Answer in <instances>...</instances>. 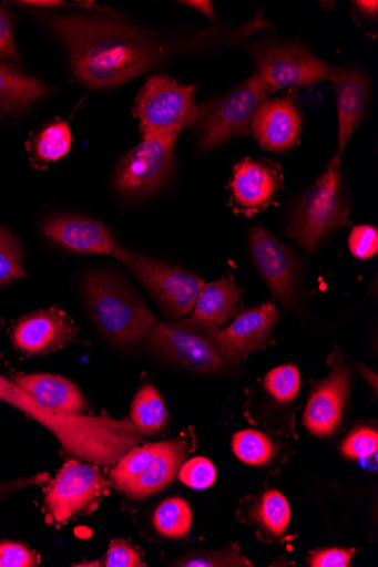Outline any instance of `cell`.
Instances as JSON below:
<instances>
[{
  "instance_id": "cell-38",
  "label": "cell",
  "mask_w": 378,
  "mask_h": 567,
  "mask_svg": "<svg viewBox=\"0 0 378 567\" xmlns=\"http://www.w3.org/2000/svg\"><path fill=\"white\" fill-rule=\"evenodd\" d=\"M356 550L327 548L316 550L308 560L311 567H348Z\"/></svg>"
},
{
  "instance_id": "cell-23",
  "label": "cell",
  "mask_w": 378,
  "mask_h": 567,
  "mask_svg": "<svg viewBox=\"0 0 378 567\" xmlns=\"http://www.w3.org/2000/svg\"><path fill=\"white\" fill-rule=\"evenodd\" d=\"M47 87L19 66L0 63V114L13 115L25 112L43 99Z\"/></svg>"
},
{
  "instance_id": "cell-14",
  "label": "cell",
  "mask_w": 378,
  "mask_h": 567,
  "mask_svg": "<svg viewBox=\"0 0 378 567\" xmlns=\"http://www.w3.org/2000/svg\"><path fill=\"white\" fill-rule=\"evenodd\" d=\"M329 80L336 91L338 107L339 136L336 156L343 158L349 141L368 111L370 84L361 71L348 66L331 69Z\"/></svg>"
},
{
  "instance_id": "cell-17",
  "label": "cell",
  "mask_w": 378,
  "mask_h": 567,
  "mask_svg": "<svg viewBox=\"0 0 378 567\" xmlns=\"http://www.w3.org/2000/svg\"><path fill=\"white\" fill-rule=\"evenodd\" d=\"M302 116L290 97L264 101L257 109L251 131L257 143L274 152H285L298 142Z\"/></svg>"
},
{
  "instance_id": "cell-24",
  "label": "cell",
  "mask_w": 378,
  "mask_h": 567,
  "mask_svg": "<svg viewBox=\"0 0 378 567\" xmlns=\"http://www.w3.org/2000/svg\"><path fill=\"white\" fill-rule=\"evenodd\" d=\"M131 421L146 436L156 434L167 424L166 404L153 385L146 384L135 394L131 406Z\"/></svg>"
},
{
  "instance_id": "cell-19",
  "label": "cell",
  "mask_w": 378,
  "mask_h": 567,
  "mask_svg": "<svg viewBox=\"0 0 378 567\" xmlns=\"http://www.w3.org/2000/svg\"><path fill=\"white\" fill-rule=\"evenodd\" d=\"M12 382L41 405L69 414L84 415L88 401L70 380L52 374H17Z\"/></svg>"
},
{
  "instance_id": "cell-22",
  "label": "cell",
  "mask_w": 378,
  "mask_h": 567,
  "mask_svg": "<svg viewBox=\"0 0 378 567\" xmlns=\"http://www.w3.org/2000/svg\"><path fill=\"white\" fill-rule=\"evenodd\" d=\"M241 307L242 291L228 275L203 285L193 307L192 319L222 327L236 318Z\"/></svg>"
},
{
  "instance_id": "cell-5",
  "label": "cell",
  "mask_w": 378,
  "mask_h": 567,
  "mask_svg": "<svg viewBox=\"0 0 378 567\" xmlns=\"http://www.w3.org/2000/svg\"><path fill=\"white\" fill-rule=\"evenodd\" d=\"M341 161L335 156L327 169L302 196L288 235L307 252L313 251L347 220Z\"/></svg>"
},
{
  "instance_id": "cell-41",
  "label": "cell",
  "mask_w": 378,
  "mask_h": 567,
  "mask_svg": "<svg viewBox=\"0 0 378 567\" xmlns=\"http://www.w3.org/2000/svg\"><path fill=\"white\" fill-rule=\"evenodd\" d=\"M18 4L40 9H55L64 6L60 0H27V2H19Z\"/></svg>"
},
{
  "instance_id": "cell-18",
  "label": "cell",
  "mask_w": 378,
  "mask_h": 567,
  "mask_svg": "<svg viewBox=\"0 0 378 567\" xmlns=\"http://www.w3.org/2000/svg\"><path fill=\"white\" fill-rule=\"evenodd\" d=\"M188 442H160V447L144 471L122 492L131 499L150 497L172 484L183 467Z\"/></svg>"
},
{
  "instance_id": "cell-20",
  "label": "cell",
  "mask_w": 378,
  "mask_h": 567,
  "mask_svg": "<svg viewBox=\"0 0 378 567\" xmlns=\"http://www.w3.org/2000/svg\"><path fill=\"white\" fill-rule=\"evenodd\" d=\"M280 186L278 173L249 158L235 166L232 183L236 203L245 212H257L273 200Z\"/></svg>"
},
{
  "instance_id": "cell-30",
  "label": "cell",
  "mask_w": 378,
  "mask_h": 567,
  "mask_svg": "<svg viewBox=\"0 0 378 567\" xmlns=\"http://www.w3.org/2000/svg\"><path fill=\"white\" fill-rule=\"evenodd\" d=\"M264 388L279 402H292L300 390V374L293 365H285L268 372Z\"/></svg>"
},
{
  "instance_id": "cell-10",
  "label": "cell",
  "mask_w": 378,
  "mask_h": 567,
  "mask_svg": "<svg viewBox=\"0 0 378 567\" xmlns=\"http://www.w3.org/2000/svg\"><path fill=\"white\" fill-rule=\"evenodd\" d=\"M182 132L143 140L129 151L115 173V187L129 197L155 192L168 177L175 145Z\"/></svg>"
},
{
  "instance_id": "cell-32",
  "label": "cell",
  "mask_w": 378,
  "mask_h": 567,
  "mask_svg": "<svg viewBox=\"0 0 378 567\" xmlns=\"http://www.w3.org/2000/svg\"><path fill=\"white\" fill-rule=\"evenodd\" d=\"M252 564L236 549H228L218 553H200L188 556L180 561L177 566L186 567H212V566H251Z\"/></svg>"
},
{
  "instance_id": "cell-26",
  "label": "cell",
  "mask_w": 378,
  "mask_h": 567,
  "mask_svg": "<svg viewBox=\"0 0 378 567\" xmlns=\"http://www.w3.org/2000/svg\"><path fill=\"white\" fill-rule=\"evenodd\" d=\"M155 530L171 539L186 537L193 525V512L190 504L180 497L162 502L153 515Z\"/></svg>"
},
{
  "instance_id": "cell-37",
  "label": "cell",
  "mask_w": 378,
  "mask_h": 567,
  "mask_svg": "<svg viewBox=\"0 0 378 567\" xmlns=\"http://www.w3.org/2000/svg\"><path fill=\"white\" fill-rule=\"evenodd\" d=\"M0 61L21 63L13 34L12 19L3 7H0Z\"/></svg>"
},
{
  "instance_id": "cell-6",
  "label": "cell",
  "mask_w": 378,
  "mask_h": 567,
  "mask_svg": "<svg viewBox=\"0 0 378 567\" xmlns=\"http://www.w3.org/2000/svg\"><path fill=\"white\" fill-rule=\"evenodd\" d=\"M196 85L183 84L167 74H156L139 91L133 110L143 140L168 135L196 124L200 106Z\"/></svg>"
},
{
  "instance_id": "cell-31",
  "label": "cell",
  "mask_w": 378,
  "mask_h": 567,
  "mask_svg": "<svg viewBox=\"0 0 378 567\" xmlns=\"http://www.w3.org/2000/svg\"><path fill=\"white\" fill-rule=\"evenodd\" d=\"M178 475L186 486L194 489H205L217 480V472H215L213 463L202 456L184 463Z\"/></svg>"
},
{
  "instance_id": "cell-33",
  "label": "cell",
  "mask_w": 378,
  "mask_h": 567,
  "mask_svg": "<svg viewBox=\"0 0 378 567\" xmlns=\"http://www.w3.org/2000/svg\"><path fill=\"white\" fill-rule=\"evenodd\" d=\"M378 433L362 427L354 432L343 444V453L350 458H365L377 452Z\"/></svg>"
},
{
  "instance_id": "cell-28",
  "label": "cell",
  "mask_w": 378,
  "mask_h": 567,
  "mask_svg": "<svg viewBox=\"0 0 378 567\" xmlns=\"http://www.w3.org/2000/svg\"><path fill=\"white\" fill-rule=\"evenodd\" d=\"M25 276L20 240L10 229L0 227V289Z\"/></svg>"
},
{
  "instance_id": "cell-27",
  "label": "cell",
  "mask_w": 378,
  "mask_h": 567,
  "mask_svg": "<svg viewBox=\"0 0 378 567\" xmlns=\"http://www.w3.org/2000/svg\"><path fill=\"white\" fill-rule=\"evenodd\" d=\"M72 131L69 122H57L48 125L34 141V154L44 163L58 162L71 151Z\"/></svg>"
},
{
  "instance_id": "cell-43",
  "label": "cell",
  "mask_w": 378,
  "mask_h": 567,
  "mask_svg": "<svg viewBox=\"0 0 378 567\" xmlns=\"http://www.w3.org/2000/svg\"><path fill=\"white\" fill-rule=\"evenodd\" d=\"M358 372L361 374V377L374 386L375 392L377 391V375L372 373L370 370L366 369L365 367L358 365L357 367Z\"/></svg>"
},
{
  "instance_id": "cell-15",
  "label": "cell",
  "mask_w": 378,
  "mask_h": 567,
  "mask_svg": "<svg viewBox=\"0 0 378 567\" xmlns=\"http://www.w3.org/2000/svg\"><path fill=\"white\" fill-rule=\"evenodd\" d=\"M78 336L70 317L58 308L44 309L28 316L16 328L14 346L28 354H43L64 348Z\"/></svg>"
},
{
  "instance_id": "cell-13",
  "label": "cell",
  "mask_w": 378,
  "mask_h": 567,
  "mask_svg": "<svg viewBox=\"0 0 378 567\" xmlns=\"http://www.w3.org/2000/svg\"><path fill=\"white\" fill-rule=\"evenodd\" d=\"M351 389V373L335 363L331 374L313 390L306 405L303 422L316 436H329L340 425Z\"/></svg>"
},
{
  "instance_id": "cell-4",
  "label": "cell",
  "mask_w": 378,
  "mask_h": 567,
  "mask_svg": "<svg viewBox=\"0 0 378 567\" xmlns=\"http://www.w3.org/2000/svg\"><path fill=\"white\" fill-rule=\"evenodd\" d=\"M146 344L170 362L198 374H221L241 362V354L223 330L192 318L156 323L146 336Z\"/></svg>"
},
{
  "instance_id": "cell-1",
  "label": "cell",
  "mask_w": 378,
  "mask_h": 567,
  "mask_svg": "<svg viewBox=\"0 0 378 567\" xmlns=\"http://www.w3.org/2000/svg\"><path fill=\"white\" fill-rule=\"evenodd\" d=\"M43 20L67 48L75 76L92 89L123 85L167 54L165 44L123 21L52 16Z\"/></svg>"
},
{
  "instance_id": "cell-35",
  "label": "cell",
  "mask_w": 378,
  "mask_h": 567,
  "mask_svg": "<svg viewBox=\"0 0 378 567\" xmlns=\"http://www.w3.org/2000/svg\"><path fill=\"white\" fill-rule=\"evenodd\" d=\"M351 254L360 260L370 259L378 251V233L371 226H357L349 236Z\"/></svg>"
},
{
  "instance_id": "cell-21",
  "label": "cell",
  "mask_w": 378,
  "mask_h": 567,
  "mask_svg": "<svg viewBox=\"0 0 378 567\" xmlns=\"http://www.w3.org/2000/svg\"><path fill=\"white\" fill-rule=\"evenodd\" d=\"M279 319L276 306L267 302L238 316L223 333L234 349L246 357L266 344Z\"/></svg>"
},
{
  "instance_id": "cell-40",
  "label": "cell",
  "mask_w": 378,
  "mask_h": 567,
  "mask_svg": "<svg viewBox=\"0 0 378 567\" xmlns=\"http://www.w3.org/2000/svg\"><path fill=\"white\" fill-rule=\"evenodd\" d=\"M182 4L194 9L211 20L215 19L212 2H207V0H190V2H182Z\"/></svg>"
},
{
  "instance_id": "cell-25",
  "label": "cell",
  "mask_w": 378,
  "mask_h": 567,
  "mask_svg": "<svg viewBox=\"0 0 378 567\" xmlns=\"http://www.w3.org/2000/svg\"><path fill=\"white\" fill-rule=\"evenodd\" d=\"M252 515L260 529L279 538L289 526L292 512L288 501L280 492L268 491L256 503Z\"/></svg>"
},
{
  "instance_id": "cell-16",
  "label": "cell",
  "mask_w": 378,
  "mask_h": 567,
  "mask_svg": "<svg viewBox=\"0 0 378 567\" xmlns=\"http://www.w3.org/2000/svg\"><path fill=\"white\" fill-rule=\"evenodd\" d=\"M42 230L51 241L78 254L114 255L119 245L110 228L81 216L61 215L49 218Z\"/></svg>"
},
{
  "instance_id": "cell-11",
  "label": "cell",
  "mask_w": 378,
  "mask_h": 567,
  "mask_svg": "<svg viewBox=\"0 0 378 567\" xmlns=\"http://www.w3.org/2000/svg\"><path fill=\"white\" fill-rule=\"evenodd\" d=\"M106 485L96 465L71 460L48 486L44 508L53 522L65 524L105 494Z\"/></svg>"
},
{
  "instance_id": "cell-39",
  "label": "cell",
  "mask_w": 378,
  "mask_h": 567,
  "mask_svg": "<svg viewBox=\"0 0 378 567\" xmlns=\"http://www.w3.org/2000/svg\"><path fill=\"white\" fill-rule=\"evenodd\" d=\"M48 481V474H40L32 478H20L11 482L0 483V498L31 486L44 484Z\"/></svg>"
},
{
  "instance_id": "cell-9",
  "label": "cell",
  "mask_w": 378,
  "mask_h": 567,
  "mask_svg": "<svg viewBox=\"0 0 378 567\" xmlns=\"http://www.w3.org/2000/svg\"><path fill=\"white\" fill-rule=\"evenodd\" d=\"M256 74L268 94L292 87L309 86L329 80L331 68L304 45L275 42L255 50Z\"/></svg>"
},
{
  "instance_id": "cell-34",
  "label": "cell",
  "mask_w": 378,
  "mask_h": 567,
  "mask_svg": "<svg viewBox=\"0 0 378 567\" xmlns=\"http://www.w3.org/2000/svg\"><path fill=\"white\" fill-rule=\"evenodd\" d=\"M101 566L105 567H144L140 551L125 540H113Z\"/></svg>"
},
{
  "instance_id": "cell-42",
  "label": "cell",
  "mask_w": 378,
  "mask_h": 567,
  "mask_svg": "<svg viewBox=\"0 0 378 567\" xmlns=\"http://www.w3.org/2000/svg\"><path fill=\"white\" fill-rule=\"evenodd\" d=\"M358 10L361 12V14L368 17V18H376L377 11H378V4L376 0L374 2H368V0H358V2H355Z\"/></svg>"
},
{
  "instance_id": "cell-8",
  "label": "cell",
  "mask_w": 378,
  "mask_h": 567,
  "mask_svg": "<svg viewBox=\"0 0 378 567\" xmlns=\"http://www.w3.org/2000/svg\"><path fill=\"white\" fill-rule=\"evenodd\" d=\"M268 91L254 73L232 92L200 106V152L211 151L233 137L247 135L257 109Z\"/></svg>"
},
{
  "instance_id": "cell-7",
  "label": "cell",
  "mask_w": 378,
  "mask_h": 567,
  "mask_svg": "<svg viewBox=\"0 0 378 567\" xmlns=\"http://www.w3.org/2000/svg\"><path fill=\"white\" fill-rule=\"evenodd\" d=\"M114 256L149 291L162 315L178 320L193 311L204 285L201 278L121 245H118Z\"/></svg>"
},
{
  "instance_id": "cell-29",
  "label": "cell",
  "mask_w": 378,
  "mask_h": 567,
  "mask_svg": "<svg viewBox=\"0 0 378 567\" xmlns=\"http://www.w3.org/2000/svg\"><path fill=\"white\" fill-rule=\"evenodd\" d=\"M233 449L237 457L249 466L266 465L277 451L275 444L264 434L252 430L237 433L233 440Z\"/></svg>"
},
{
  "instance_id": "cell-12",
  "label": "cell",
  "mask_w": 378,
  "mask_h": 567,
  "mask_svg": "<svg viewBox=\"0 0 378 567\" xmlns=\"http://www.w3.org/2000/svg\"><path fill=\"white\" fill-rule=\"evenodd\" d=\"M253 262L275 297L292 305L299 293L302 265L296 252L262 227L249 235Z\"/></svg>"
},
{
  "instance_id": "cell-2",
  "label": "cell",
  "mask_w": 378,
  "mask_h": 567,
  "mask_svg": "<svg viewBox=\"0 0 378 567\" xmlns=\"http://www.w3.org/2000/svg\"><path fill=\"white\" fill-rule=\"evenodd\" d=\"M0 401L19 409L49 430L69 454L96 466L114 467L142 440L131 420L51 410L2 375Z\"/></svg>"
},
{
  "instance_id": "cell-36",
  "label": "cell",
  "mask_w": 378,
  "mask_h": 567,
  "mask_svg": "<svg viewBox=\"0 0 378 567\" xmlns=\"http://www.w3.org/2000/svg\"><path fill=\"white\" fill-rule=\"evenodd\" d=\"M39 556L20 543H0V567H35Z\"/></svg>"
},
{
  "instance_id": "cell-3",
  "label": "cell",
  "mask_w": 378,
  "mask_h": 567,
  "mask_svg": "<svg viewBox=\"0 0 378 567\" xmlns=\"http://www.w3.org/2000/svg\"><path fill=\"white\" fill-rule=\"evenodd\" d=\"M83 291L93 323L119 349L136 347L157 323L149 307L119 275L91 272L84 277Z\"/></svg>"
}]
</instances>
